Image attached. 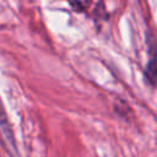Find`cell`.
Wrapping results in <instances>:
<instances>
[{"label":"cell","mask_w":157,"mask_h":157,"mask_svg":"<svg viewBox=\"0 0 157 157\" xmlns=\"http://www.w3.org/2000/svg\"><path fill=\"white\" fill-rule=\"evenodd\" d=\"M0 134L2 136L4 142L10 148L15 150L16 148L15 136H13V132H12V129H11V125H10V121H9V118H7V114H6V110L4 108L1 99H0Z\"/></svg>","instance_id":"cell-1"},{"label":"cell","mask_w":157,"mask_h":157,"mask_svg":"<svg viewBox=\"0 0 157 157\" xmlns=\"http://www.w3.org/2000/svg\"><path fill=\"white\" fill-rule=\"evenodd\" d=\"M146 72H147V77L151 81L152 85H155V77H156V59L152 56V59L150 60L147 67H146Z\"/></svg>","instance_id":"cell-2"}]
</instances>
